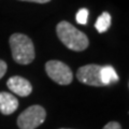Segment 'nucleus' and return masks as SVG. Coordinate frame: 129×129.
I'll return each instance as SVG.
<instances>
[{"mask_svg":"<svg viewBox=\"0 0 129 129\" xmlns=\"http://www.w3.org/2000/svg\"><path fill=\"white\" fill-rule=\"evenodd\" d=\"M56 34L61 43L71 51H84L87 48L88 43H89L87 36L84 32L76 29L72 24L66 21L60 22L57 25Z\"/></svg>","mask_w":129,"mask_h":129,"instance_id":"f257e3e1","label":"nucleus"},{"mask_svg":"<svg viewBox=\"0 0 129 129\" xmlns=\"http://www.w3.org/2000/svg\"><path fill=\"white\" fill-rule=\"evenodd\" d=\"M12 57L19 64H29L34 61L36 52L29 37L23 34H13L10 37Z\"/></svg>","mask_w":129,"mask_h":129,"instance_id":"f03ea898","label":"nucleus"},{"mask_svg":"<svg viewBox=\"0 0 129 129\" xmlns=\"http://www.w3.org/2000/svg\"><path fill=\"white\" fill-rule=\"evenodd\" d=\"M45 117V109L39 104H35L21 113L17 118V125L19 129H36L43 124Z\"/></svg>","mask_w":129,"mask_h":129,"instance_id":"7ed1b4c3","label":"nucleus"},{"mask_svg":"<svg viewBox=\"0 0 129 129\" xmlns=\"http://www.w3.org/2000/svg\"><path fill=\"white\" fill-rule=\"evenodd\" d=\"M47 75L59 85H69L73 80V73L68 64L59 60H50L45 63Z\"/></svg>","mask_w":129,"mask_h":129,"instance_id":"20e7f679","label":"nucleus"},{"mask_svg":"<svg viewBox=\"0 0 129 129\" xmlns=\"http://www.w3.org/2000/svg\"><path fill=\"white\" fill-rule=\"evenodd\" d=\"M100 71H101V66L99 64H86V66L79 68L76 72V78L81 83L86 84V85L96 87L104 86L100 78Z\"/></svg>","mask_w":129,"mask_h":129,"instance_id":"39448f33","label":"nucleus"},{"mask_svg":"<svg viewBox=\"0 0 129 129\" xmlns=\"http://www.w3.org/2000/svg\"><path fill=\"white\" fill-rule=\"evenodd\" d=\"M7 86L9 87V89L13 94H16L21 97L29 96L32 91V86L29 81L18 75L12 76V78L8 80Z\"/></svg>","mask_w":129,"mask_h":129,"instance_id":"423d86ee","label":"nucleus"},{"mask_svg":"<svg viewBox=\"0 0 129 129\" xmlns=\"http://www.w3.org/2000/svg\"><path fill=\"white\" fill-rule=\"evenodd\" d=\"M18 108L17 98L10 92H0V112L5 115H10L14 113Z\"/></svg>","mask_w":129,"mask_h":129,"instance_id":"0eeeda50","label":"nucleus"},{"mask_svg":"<svg viewBox=\"0 0 129 129\" xmlns=\"http://www.w3.org/2000/svg\"><path fill=\"white\" fill-rule=\"evenodd\" d=\"M100 78H101V82L103 83L104 86L110 85L112 83H116L118 81V75L114 70V68L111 66H104L101 67V71H100Z\"/></svg>","mask_w":129,"mask_h":129,"instance_id":"6e6552de","label":"nucleus"},{"mask_svg":"<svg viewBox=\"0 0 129 129\" xmlns=\"http://www.w3.org/2000/svg\"><path fill=\"white\" fill-rule=\"evenodd\" d=\"M111 26V15L108 12H103V13L97 18L95 23V27L100 34L106 32Z\"/></svg>","mask_w":129,"mask_h":129,"instance_id":"1a4fd4ad","label":"nucleus"},{"mask_svg":"<svg viewBox=\"0 0 129 129\" xmlns=\"http://www.w3.org/2000/svg\"><path fill=\"white\" fill-rule=\"evenodd\" d=\"M87 18H88V10L85 8H82L78 11V13L75 15V19L76 22L81 25H86L87 23Z\"/></svg>","mask_w":129,"mask_h":129,"instance_id":"9d476101","label":"nucleus"},{"mask_svg":"<svg viewBox=\"0 0 129 129\" xmlns=\"http://www.w3.org/2000/svg\"><path fill=\"white\" fill-rule=\"evenodd\" d=\"M102 129H122V126L117 122H110L108 123Z\"/></svg>","mask_w":129,"mask_h":129,"instance_id":"9b49d317","label":"nucleus"},{"mask_svg":"<svg viewBox=\"0 0 129 129\" xmlns=\"http://www.w3.org/2000/svg\"><path fill=\"white\" fill-rule=\"evenodd\" d=\"M6 72H7V63L0 59V79H2V76L6 74Z\"/></svg>","mask_w":129,"mask_h":129,"instance_id":"f8f14e48","label":"nucleus"},{"mask_svg":"<svg viewBox=\"0 0 129 129\" xmlns=\"http://www.w3.org/2000/svg\"><path fill=\"white\" fill-rule=\"evenodd\" d=\"M21 1H29V2H37V3H46L51 0H21Z\"/></svg>","mask_w":129,"mask_h":129,"instance_id":"ddd939ff","label":"nucleus"},{"mask_svg":"<svg viewBox=\"0 0 129 129\" xmlns=\"http://www.w3.org/2000/svg\"><path fill=\"white\" fill-rule=\"evenodd\" d=\"M60 129H69V128H60Z\"/></svg>","mask_w":129,"mask_h":129,"instance_id":"4468645a","label":"nucleus"}]
</instances>
